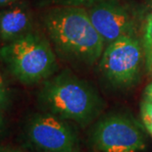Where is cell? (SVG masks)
<instances>
[{
  "label": "cell",
  "mask_w": 152,
  "mask_h": 152,
  "mask_svg": "<svg viewBox=\"0 0 152 152\" xmlns=\"http://www.w3.org/2000/svg\"><path fill=\"white\" fill-rule=\"evenodd\" d=\"M44 24L56 50L64 58L91 64L102 56L105 42L80 6L51 9Z\"/></svg>",
  "instance_id": "obj_1"
},
{
  "label": "cell",
  "mask_w": 152,
  "mask_h": 152,
  "mask_svg": "<svg viewBox=\"0 0 152 152\" xmlns=\"http://www.w3.org/2000/svg\"><path fill=\"white\" fill-rule=\"evenodd\" d=\"M40 101L54 115L86 124L98 114L101 101L83 80L68 73L47 80L40 91Z\"/></svg>",
  "instance_id": "obj_2"
},
{
  "label": "cell",
  "mask_w": 152,
  "mask_h": 152,
  "mask_svg": "<svg viewBox=\"0 0 152 152\" xmlns=\"http://www.w3.org/2000/svg\"><path fill=\"white\" fill-rule=\"evenodd\" d=\"M0 62L24 85L47 80L57 70L56 57L49 42L31 31L0 48Z\"/></svg>",
  "instance_id": "obj_3"
},
{
  "label": "cell",
  "mask_w": 152,
  "mask_h": 152,
  "mask_svg": "<svg viewBox=\"0 0 152 152\" xmlns=\"http://www.w3.org/2000/svg\"><path fill=\"white\" fill-rule=\"evenodd\" d=\"M143 50L137 38L125 37L113 41L104 49L100 69L114 86H128L137 80Z\"/></svg>",
  "instance_id": "obj_4"
},
{
  "label": "cell",
  "mask_w": 152,
  "mask_h": 152,
  "mask_svg": "<svg viewBox=\"0 0 152 152\" xmlns=\"http://www.w3.org/2000/svg\"><path fill=\"white\" fill-rule=\"evenodd\" d=\"M93 141L100 152H141L146 147L140 128L132 120L120 115L102 120L94 132Z\"/></svg>",
  "instance_id": "obj_5"
},
{
  "label": "cell",
  "mask_w": 152,
  "mask_h": 152,
  "mask_svg": "<svg viewBox=\"0 0 152 152\" xmlns=\"http://www.w3.org/2000/svg\"><path fill=\"white\" fill-rule=\"evenodd\" d=\"M27 134L31 143L43 152L77 151L75 132L54 114L34 116L28 123Z\"/></svg>",
  "instance_id": "obj_6"
},
{
  "label": "cell",
  "mask_w": 152,
  "mask_h": 152,
  "mask_svg": "<svg viewBox=\"0 0 152 152\" xmlns=\"http://www.w3.org/2000/svg\"><path fill=\"white\" fill-rule=\"evenodd\" d=\"M87 13L105 43L110 44L125 37H134V18L119 3L102 0L92 4Z\"/></svg>",
  "instance_id": "obj_7"
},
{
  "label": "cell",
  "mask_w": 152,
  "mask_h": 152,
  "mask_svg": "<svg viewBox=\"0 0 152 152\" xmlns=\"http://www.w3.org/2000/svg\"><path fill=\"white\" fill-rule=\"evenodd\" d=\"M31 27V14L23 3L11 4L0 11V40L3 42H11L30 33Z\"/></svg>",
  "instance_id": "obj_8"
},
{
  "label": "cell",
  "mask_w": 152,
  "mask_h": 152,
  "mask_svg": "<svg viewBox=\"0 0 152 152\" xmlns=\"http://www.w3.org/2000/svg\"><path fill=\"white\" fill-rule=\"evenodd\" d=\"M143 50L147 68L152 64V14L146 19L143 35Z\"/></svg>",
  "instance_id": "obj_9"
},
{
  "label": "cell",
  "mask_w": 152,
  "mask_h": 152,
  "mask_svg": "<svg viewBox=\"0 0 152 152\" xmlns=\"http://www.w3.org/2000/svg\"><path fill=\"white\" fill-rule=\"evenodd\" d=\"M11 105V90L5 77L0 72V111H5Z\"/></svg>",
  "instance_id": "obj_10"
},
{
  "label": "cell",
  "mask_w": 152,
  "mask_h": 152,
  "mask_svg": "<svg viewBox=\"0 0 152 152\" xmlns=\"http://www.w3.org/2000/svg\"><path fill=\"white\" fill-rule=\"evenodd\" d=\"M140 116L146 131L152 135V101L144 98L140 106Z\"/></svg>",
  "instance_id": "obj_11"
},
{
  "label": "cell",
  "mask_w": 152,
  "mask_h": 152,
  "mask_svg": "<svg viewBox=\"0 0 152 152\" xmlns=\"http://www.w3.org/2000/svg\"><path fill=\"white\" fill-rule=\"evenodd\" d=\"M52 1L60 6H80L82 7L85 5H92L102 0H52Z\"/></svg>",
  "instance_id": "obj_12"
},
{
  "label": "cell",
  "mask_w": 152,
  "mask_h": 152,
  "mask_svg": "<svg viewBox=\"0 0 152 152\" xmlns=\"http://www.w3.org/2000/svg\"><path fill=\"white\" fill-rule=\"evenodd\" d=\"M144 98L152 101V83H150L144 90Z\"/></svg>",
  "instance_id": "obj_13"
},
{
  "label": "cell",
  "mask_w": 152,
  "mask_h": 152,
  "mask_svg": "<svg viewBox=\"0 0 152 152\" xmlns=\"http://www.w3.org/2000/svg\"><path fill=\"white\" fill-rule=\"evenodd\" d=\"M18 0H0V6H9L17 2Z\"/></svg>",
  "instance_id": "obj_14"
},
{
  "label": "cell",
  "mask_w": 152,
  "mask_h": 152,
  "mask_svg": "<svg viewBox=\"0 0 152 152\" xmlns=\"http://www.w3.org/2000/svg\"><path fill=\"white\" fill-rule=\"evenodd\" d=\"M4 126H5L4 118H3L2 112L0 111V134H1V132H3V129H4Z\"/></svg>",
  "instance_id": "obj_15"
},
{
  "label": "cell",
  "mask_w": 152,
  "mask_h": 152,
  "mask_svg": "<svg viewBox=\"0 0 152 152\" xmlns=\"http://www.w3.org/2000/svg\"><path fill=\"white\" fill-rule=\"evenodd\" d=\"M0 152H22V151L12 149V148H8V147H1L0 146Z\"/></svg>",
  "instance_id": "obj_16"
},
{
  "label": "cell",
  "mask_w": 152,
  "mask_h": 152,
  "mask_svg": "<svg viewBox=\"0 0 152 152\" xmlns=\"http://www.w3.org/2000/svg\"><path fill=\"white\" fill-rule=\"evenodd\" d=\"M148 70H149L150 74H151V75H152V64H151V65H150L149 67H148Z\"/></svg>",
  "instance_id": "obj_17"
},
{
  "label": "cell",
  "mask_w": 152,
  "mask_h": 152,
  "mask_svg": "<svg viewBox=\"0 0 152 152\" xmlns=\"http://www.w3.org/2000/svg\"><path fill=\"white\" fill-rule=\"evenodd\" d=\"M150 8H151V10H152V0H150ZM152 14V13H151Z\"/></svg>",
  "instance_id": "obj_18"
},
{
  "label": "cell",
  "mask_w": 152,
  "mask_h": 152,
  "mask_svg": "<svg viewBox=\"0 0 152 152\" xmlns=\"http://www.w3.org/2000/svg\"><path fill=\"white\" fill-rule=\"evenodd\" d=\"M73 152H77V151H73Z\"/></svg>",
  "instance_id": "obj_19"
}]
</instances>
